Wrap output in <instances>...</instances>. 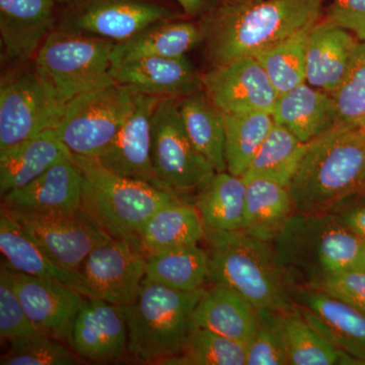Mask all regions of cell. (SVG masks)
Returning <instances> with one entry per match:
<instances>
[{
  "instance_id": "obj_15",
  "label": "cell",
  "mask_w": 365,
  "mask_h": 365,
  "mask_svg": "<svg viewBox=\"0 0 365 365\" xmlns=\"http://www.w3.org/2000/svg\"><path fill=\"white\" fill-rule=\"evenodd\" d=\"M162 100L136 91L130 116L112 143L95 158L114 174L167 190L158 180L153 163V116Z\"/></svg>"
},
{
  "instance_id": "obj_21",
  "label": "cell",
  "mask_w": 365,
  "mask_h": 365,
  "mask_svg": "<svg viewBox=\"0 0 365 365\" xmlns=\"http://www.w3.org/2000/svg\"><path fill=\"white\" fill-rule=\"evenodd\" d=\"M2 206L36 213L83 208V179L73 158L62 160L21 188L1 197Z\"/></svg>"
},
{
  "instance_id": "obj_22",
  "label": "cell",
  "mask_w": 365,
  "mask_h": 365,
  "mask_svg": "<svg viewBox=\"0 0 365 365\" xmlns=\"http://www.w3.org/2000/svg\"><path fill=\"white\" fill-rule=\"evenodd\" d=\"M357 44L351 32L332 21L314 24L307 39V83L332 95L349 68Z\"/></svg>"
},
{
  "instance_id": "obj_24",
  "label": "cell",
  "mask_w": 365,
  "mask_h": 365,
  "mask_svg": "<svg viewBox=\"0 0 365 365\" xmlns=\"http://www.w3.org/2000/svg\"><path fill=\"white\" fill-rule=\"evenodd\" d=\"M0 250L9 267L20 272L57 281L91 297L85 278L78 270L60 265L33 241L14 218L0 212Z\"/></svg>"
},
{
  "instance_id": "obj_11",
  "label": "cell",
  "mask_w": 365,
  "mask_h": 365,
  "mask_svg": "<svg viewBox=\"0 0 365 365\" xmlns=\"http://www.w3.org/2000/svg\"><path fill=\"white\" fill-rule=\"evenodd\" d=\"M43 251L64 267L78 270L86 257L113 237L85 210L36 213L1 205Z\"/></svg>"
},
{
  "instance_id": "obj_36",
  "label": "cell",
  "mask_w": 365,
  "mask_h": 365,
  "mask_svg": "<svg viewBox=\"0 0 365 365\" xmlns=\"http://www.w3.org/2000/svg\"><path fill=\"white\" fill-rule=\"evenodd\" d=\"M311 29H304L255 55L278 96L307 83V39Z\"/></svg>"
},
{
  "instance_id": "obj_9",
  "label": "cell",
  "mask_w": 365,
  "mask_h": 365,
  "mask_svg": "<svg viewBox=\"0 0 365 365\" xmlns=\"http://www.w3.org/2000/svg\"><path fill=\"white\" fill-rule=\"evenodd\" d=\"M66 105L33 63L4 74L0 85V151L56 128Z\"/></svg>"
},
{
  "instance_id": "obj_42",
  "label": "cell",
  "mask_w": 365,
  "mask_h": 365,
  "mask_svg": "<svg viewBox=\"0 0 365 365\" xmlns=\"http://www.w3.org/2000/svg\"><path fill=\"white\" fill-rule=\"evenodd\" d=\"M314 289L322 290L365 313L364 269H350L334 274L322 281Z\"/></svg>"
},
{
  "instance_id": "obj_30",
  "label": "cell",
  "mask_w": 365,
  "mask_h": 365,
  "mask_svg": "<svg viewBox=\"0 0 365 365\" xmlns=\"http://www.w3.org/2000/svg\"><path fill=\"white\" fill-rule=\"evenodd\" d=\"M246 213L244 232L262 241L272 242L294 215L289 189L265 178L246 179Z\"/></svg>"
},
{
  "instance_id": "obj_38",
  "label": "cell",
  "mask_w": 365,
  "mask_h": 365,
  "mask_svg": "<svg viewBox=\"0 0 365 365\" xmlns=\"http://www.w3.org/2000/svg\"><path fill=\"white\" fill-rule=\"evenodd\" d=\"M332 97L338 126L361 128L365 124V41L357 44L349 68Z\"/></svg>"
},
{
  "instance_id": "obj_20",
  "label": "cell",
  "mask_w": 365,
  "mask_h": 365,
  "mask_svg": "<svg viewBox=\"0 0 365 365\" xmlns=\"http://www.w3.org/2000/svg\"><path fill=\"white\" fill-rule=\"evenodd\" d=\"M54 25L55 0H0L2 51L9 61H32Z\"/></svg>"
},
{
  "instance_id": "obj_48",
  "label": "cell",
  "mask_w": 365,
  "mask_h": 365,
  "mask_svg": "<svg viewBox=\"0 0 365 365\" xmlns=\"http://www.w3.org/2000/svg\"><path fill=\"white\" fill-rule=\"evenodd\" d=\"M360 130H361L362 133H364L365 136V124L361 127V128H360Z\"/></svg>"
},
{
  "instance_id": "obj_40",
  "label": "cell",
  "mask_w": 365,
  "mask_h": 365,
  "mask_svg": "<svg viewBox=\"0 0 365 365\" xmlns=\"http://www.w3.org/2000/svg\"><path fill=\"white\" fill-rule=\"evenodd\" d=\"M278 314L259 312L258 329L246 346L247 365H288Z\"/></svg>"
},
{
  "instance_id": "obj_37",
  "label": "cell",
  "mask_w": 365,
  "mask_h": 365,
  "mask_svg": "<svg viewBox=\"0 0 365 365\" xmlns=\"http://www.w3.org/2000/svg\"><path fill=\"white\" fill-rule=\"evenodd\" d=\"M167 365H247L246 345L196 327L184 350Z\"/></svg>"
},
{
  "instance_id": "obj_41",
  "label": "cell",
  "mask_w": 365,
  "mask_h": 365,
  "mask_svg": "<svg viewBox=\"0 0 365 365\" xmlns=\"http://www.w3.org/2000/svg\"><path fill=\"white\" fill-rule=\"evenodd\" d=\"M43 333L26 316L4 264L0 269V336L14 343Z\"/></svg>"
},
{
  "instance_id": "obj_33",
  "label": "cell",
  "mask_w": 365,
  "mask_h": 365,
  "mask_svg": "<svg viewBox=\"0 0 365 365\" xmlns=\"http://www.w3.org/2000/svg\"><path fill=\"white\" fill-rule=\"evenodd\" d=\"M209 258L199 245L177 247L146 254L144 280L180 290L193 292L208 281Z\"/></svg>"
},
{
  "instance_id": "obj_4",
  "label": "cell",
  "mask_w": 365,
  "mask_h": 365,
  "mask_svg": "<svg viewBox=\"0 0 365 365\" xmlns=\"http://www.w3.org/2000/svg\"><path fill=\"white\" fill-rule=\"evenodd\" d=\"M208 281L239 292L259 312L285 313L295 302L271 242L239 232L206 230Z\"/></svg>"
},
{
  "instance_id": "obj_10",
  "label": "cell",
  "mask_w": 365,
  "mask_h": 365,
  "mask_svg": "<svg viewBox=\"0 0 365 365\" xmlns=\"http://www.w3.org/2000/svg\"><path fill=\"white\" fill-rule=\"evenodd\" d=\"M179 100L163 98L153 116V168L163 187L177 195L198 190L216 173L189 138Z\"/></svg>"
},
{
  "instance_id": "obj_23",
  "label": "cell",
  "mask_w": 365,
  "mask_h": 365,
  "mask_svg": "<svg viewBox=\"0 0 365 365\" xmlns=\"http://www.w3.org/2000/svg\"><path fill=\"white\" fill-rule=\"evenodd\" d=\"M272 116L276 124L306 143L338 126L337 109L332 95L307 83L280 95Z\"/></svg>"
},
{
  "instance_id": "obj_25",
  "label": "cell",
  "mask_w": 365,
  "mask_h": 365,
  "mask_svg": "<svg viewBox=\"0 0 365 365\" xmlns=\"http://www.w3.org/2000/svg\"><path fill=\"white\" fill-rule=\"evenodd\" d=\"M73 158L54 129L0 151V194L6 195L37 179L62 160Z\"/></svg>"
},
{
  "instance_id": "obj_47",
  "label": "cell",
  "mask_w": 365,
  "mask_h": 365,
  "mask_svg": "<svg viewBox=\"0 0 365 365\" xmlns=\"http://www.w3.org/2000/svg\"><path fill=\"white\" fill-rule=\"evenodd\" d=\"M361 268L364 269V270H365V245H364V255H362Z\"/></svg>"
},
{
  "instance_id": "obj_32",
  "label": "cell",
  "mask_w": 365,
  "mask_h": 365,
  "mask_svg": "<svg viewBox=\"0 0 365 365\" xmlns=\"http://www.w3.org/2000/svg\"><path fill=\"white\" fill-rule=\"evenodd\" d=\"M289 365H360L307 323L299 307L277 314Z\"/></svg>"
},
{
  "instance_id": "obj_12",
  "label": "cell",
  "mask_w": 365,
  "mask_h": 365,
  "mask_svg": "<svg viewBox=\"0 0 365 365\" xmlns=\"http://www.w3.org/2000/svg\"><path fill=\"white\" fill-rule=\"evenodd\" d=\"M79 272L91 297L126 306L136 299L146 272V254L122 240L112 239L93 249Z\"/></svg>"
},
{
  "instance_id": "obj_6",
  "label": "cell",
  "mask_w": 365,
  "mask_h": 365,
  "mask_svg": "<svg viewBox=\"0 0 365 365\" xmlns=\"http://www.w3.org/2000/svg\"><path fill=\"white\" fill-rule=\"evenodd\" d=\"M73 160L83 179V206L86 212L113 239L143 250L139 234L144 223L179 196L148 182L114 174L95 158L73 155Z\"/></svg>"
},
{
  "instance_id": "obj_31",
  "label": "cell",
  "mask_w": 365,
  "mask_h": 365,
  "mask_svg": "<svg viewBox=\"0 0 365 365\" xmlns=\"http://www.w3.org/2000/svg\"><path fill=\"white\" fill-rule=\"evenodd\" d=\"M179 111L192 143L216 172H227L225 128L223 112L218 109L205 91H195L180 98Z\"/></svg>"
},
{
  "instance_id": "obj_44",
  "label": "cell",
  "mask_w": 365,
  "mask_h": 365,
  "mask_svg": "<svg viewBox=\"0 0 365 365\" xmlns=\"http://www.w3.org/2000/svg\"><path fill=\"white\" fill-rule=\"evenodd\" d=\"M338 217L346 227L365 242V202L343 211Z\"/></svg>"
},
{
  "instance_id": "obj_18",
  "label": "cell",
  "mask_w": 365,
  "mask_h": 365,
  "mask_svg": "<svg viewBox=\"0 0 365 365\" xmlns=\"http://www.w3.org/2000/svg\"><path fill=\"white\" fill-rule=\"evenodd\" d=\"M111 76L137 93L162 98H182L202 90L201 74L186 56L125 60L112 64Z\"/></svg>"
},
{
  "instance_id": "obj_2",
  "label": "cell",
  "mask_w": 365,
  "mask_h": 365,
  "mask_svg": "<svg viewBox=\"0 0 365 365\" xmlns=\"http://www.w3.org/2000/svg\"><path fill=\"white\" fill-rule=\"evenodd\" d=\"M271 245L290 287L314 288L334 274L361 268L365 242L330 212L294 213Z\"/></svg>"
},
{
  "instance_id": "obj_17",
  "label": "cell",
  "mask_w": 365,
  "mask_h": 365,
  "mask_svg": "<svg viewBox=\"0 0 365 365\" xmlns=\"http://www.w3.org/2000/svg\"><path fill=\"white\" fill-rule=\"evenodd\" d=\"M300 314L336 347L365 364V313L357 307L307 287H292Z\"/></svg>"
},
{
  "instance_id": "obj_1",
  "label": "cell",
  "mask_w": 365,
  "mask_h": 365,
  "mask_svg": "<svg viewBox=\"0 0 365 365\" xmlns=\"http://www.w3.org/2000/svg\"><path fill=\"white\" fill-rule=\"evenodd\" d=\"M324 0H227L204 19L205 51L213 66L255 56L311 28Z\"/></svg>"
},
{
  "instance_id": "obj_28",
  "label": "cell",
  "mask_w": 365,
  "mask_h": 365,
  "mask_svg": "<svg viewBox=\"0 0 365 365\" xmlns=\"http://www.w3.org/2000/svg\"><path fill=\"white\" fill-rule=\"evenodd\" d=\"M206 227L194 204L180 197L155 211L141 228V247L145 254L197 245L205 239Z\"/></svg>"
},
{
  "instance_id": "obj_26",
  "label": "cell",
  "mask_w": 365,
  "mask_h": 365,
  "mask_svg": "<svg viewBox=\"0 0 365 365\" xmlns=\"http://www.w3.org/2000/svg\"><path fill=\"white\" fill-rule=\"evenodd\" d=\"M194 323L247 346L258 329L259 312L232 288L213 284L199 300Z\"/></svg>"
},
{
  "instance_id": "obj_3",
  "label": "cell",
  "mask_w": 365,
  "mask_h": 365,
  "mask_svg": "<svg viewBox=\"0 0 365 365\" xmlns=\"http://www.w3.org/2000/svg\"><path fill=\"white\" fill-rule=\"evenodd\" d=\"M294 213H329L365 190V136L337 126L309 143L289 186Z\"/></svg>"
},
{
  "instance_id": "obj_7",
  "label": "cell",
  "mask_w": 365,
  "mask_h": 365,
  "mask_svg": "<svg viewBox=\"0 0 365 365\" xmlns=\"http://www.w3.org/2000/svg\"><path fill=\"white\" fill-rule=\"evenodd\" d=\"M115 42L66 29L53 31L32 60L36 71L64 103L116 83L111 76Z\"/></svg>"
},
{
  "instance_id": "obj_46",
  "label": "cell",
  "mask_w": 365,
  "mask_h": 365,
  "mask_svg": "<svg viewBox=\"0 0 365 365\" xmlns=\"http://www.w3.org/2000/svg\"><path fill=\"white\" fill-rule=\"evenodd\" d=\"M55 1H58L59 4H76V2H78V0H55Z\"/></svg>"
},
{
  "instance_id": "obj_19",
  "label": "cell",
  "mask_w": 365,
  "mask_h": 365,
  "mask_svg": "<svg viewBox=\"0 0 365 365\" xmlns=\"http://www.w3.org/2000/svg\"><path fill=\"white\" fill-rule=\"evenodd\" d=\"M128 329L121 306L98 297H86L74 322L71 347L78 356L104 361L127 350Z\"/></svg>"
},
{
  "instance_id": "obj_14",
  "label": "cell",
  "mask_w": 365,
  "mask_h": 365,
  "mask_svg": "<svg viewBox=\"0 0 365 365\" xmlns=\"http://www.w3.org/2000/svg\"><path fill=\"white\" fill-rule=\"evenodd\" d=\"M202 88L223 113L272 114L277 91L255 56L242 57L201 74Z\"/></svg>"
},
{
  "instance_id": "obj_5",
  "label": "cell",
  "mask_w": 365,
  "mask_h": 365,
  "mask_svg": "<svg viewBox=\"0 0 365 365\" xmlns=\"http://www.w3.org/2000/svg\"><path fill=\"white\" fill-rule=\"evenodd\" d=\"M205 292H180L144 280L136 299L121 306L128 329L127 352L148 364L179 355L196 328L194 311Z\"/></svg>"
},
{
  "instance_id": "obj_27",
  "label": "cell",
  "mask_w": 365,
  "mask_h": 365,
  "mask_svg": "<svg viewBox=\"0 0 365 365\" xmlns=\"http://www.w3.org/2000/svg\"><path fill=\"white\" fill-rule=\"evenodd\" d=\"M202 41L200 25L192 21H158L130 39L115 43L112 64L143 57L180 58Z\"/></svg>"
},
{
  "instance_id": "obj_13",
  "label": "cell",
  "mask_w": 365,
  "mask_h": 365,
  "mask_svg": "<svg viewBox=\"0 0 365 365\" xmlns=\"http://www.w3.org/2000/svg\"><path fill=\"white\" fill-rule=\"evenodd\" d=\"M2 264L34 325L46 335L71 346L74 322L86 297L57 281L29 275Z\"/></svg>"
},
{
  "instance_id": "obj_16",
  "label": "cell",
  "mask_w": 365,
  "mask_h": 365,
  "mask_svg": "<svg viewBox=\"0 0 365 365\" xmlns=\"http://www.w3.org/2000/svg\"><path fill=\"white\" fill-rule=\"evenodd\" d=\"M172 16L165 7L143 0H90L62 29L119 43Z\"/></svg>"
},
{
  "instance_id": "obj_8",
  "label": "cell",
  "mask_w": 365,
  "mask_h": 365,
  "mask_svg": "<svg viewBox=\"0 0 365 365\" xmlns=\"http://www.w3.org/2000/svg\"><path fill=\"white\" fill-rule=\"evenodd\" d=\"M135 97V91L117 83L86 91L67 103L54 130L72 155L97 158L130 116Z\"/></svg>"
},
{
  "instance_id": "obj_35",
  "label": "cell",
  "mask_w": 365,
  "mask_h": 365,
  "mask_svg": "<svg viewBox=\"0 0 365 365\" xmlns=\"http://www.w3.org/2000/svg\"><path fill=\"white\" fill-rule=\"evenodd\" d=\"M309 143H302L281 125L274 124L242 178H265L289 186Z\"/></svg>"
},
{
  "instance_id": "obj_39",
  "label": "cell",
  "mask_w": 365,
  "mask_h": 365,
  "mask_svg": "<svg viewBox=\"0 0 365 365\" xmlns=\"http://www.w3.org/2000/svg\"><path fill=\"white\" fill-rule=\"evenodd\" d=\"M78 359L61 341L45 333L11 343L0 359L1 365H73Z\"/></svg>"
},
{
  "instance_id": "obj_29",
  "label": "cell",
  "mask_w": 365,
  "mask_h": 365,
  "mask_svg": "<svg viewBox=\"0 0 365 365\" xmlns=\"http://www.w3.org/2000/svg\"><path fill=\"white\" fill-rule=\"evenodd\" d=\"M194 205L206 230L239 232L245 228L246 182L227 172H216L197 190Z\"/></svg>"
},
{
  "instance_id": "obj_34",
  "label": "cell",
  "mask_w": 365,
  "mask_h": 365,
  "mask_svg": "<svg viewBox=\"0 0 365 365\" xmlns=\"http://www.w3.org/2000/svg\"><path fill=\"white\" fill-rule=\"evenodd\" d=\"M227 172L242 177L274 124L265 112L223 113Z\"/></svg>"
},
{
  "instance_id": "obj_43",
  "label": "cell",
  "mask_w": 365,
  "mask_h": 365,
  "mask_svg": "<svg viewBox=\"0 0 365 365\" xmlns=\"http://www.w3.org/2000/svg\"><path fill=\"white\" fill-rule=\"evenodd\" d=\"M327 20L365 41V0H334Z\"/></svg>"
},
{
  "instance_id": "obj_45",
  "label": "cell",
  "mask_w": 365,
  "mask_h": 365,
  "mask_svg": "<svg viewBox=\"0 0 365 365\" xmlns=\"http://www.w3.org/2000/svg\"><path fill=\"white\" fill-rule=\"evenodd\" d=\"M176 1L184 9L185 13L191 16L200 13L204 4V0H176Z\"/></svg>"
}]
</instances>
